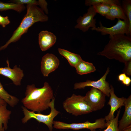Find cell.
<instances>
[{
    "mask_svg": "<svg viewBox=\"0 0 131 131\" xmlns=\"http://www.w3.org/2000/svg\"><path fill=\"white\" fill-rule=\"evenodd\" d=\"M53 90L49 83L45 82L43 87L38 88L34 84L28 85L26 87L25 97L21 102L28 110L38 113L49 108V105L54 98Z\"/></svg>",
    "mask_w": 131,
    "mask_h": 131,
    "instance_id": "cell-1",
    "label": "cell"
},
{
    "mask_svg": "<svg viewBox=\"0 0 131 131\" xmlns=\"http://www.w3.org/2000/svg\"><path fill=\"white\" fill-rule=\"evenodd\" d=\"M109 37L108 43L97 55L115 59L125 65L131 62V36L120 34Z\"/></svg>",
    "mask_w": 131,
    "mask_h": 131,
    "instance_id": "cell-2",
    "label": "cell"
},
{
    "mask_svg": "<svg viewBox=\"0 0 131 131\" xmlns=\"http://www.w3.org/2000/svg\"><path fill=\"white\" fill-rule=\"evenodd\" d=\"M26 8V13L20 25L6 43L4 45L0 47V51L6 49L10 43L18 40L22 36L26 33L28 28L35 23L38 22H46L48 20V16L37 6L27 5Z\"/></svg>",
    "mask_w": 131,
    "mask_h": 131,
    "instance_id": "cell-3",
    "label": "cell"
},
{
    "mask_svg": "<svg viewBox=\"0 0 131 131\" xmlns=\"http://www.w3.org/2000/svg\"><path fill=\"white\" fill-rule=\"evenodd\" d=\"M63 106L67 112L76 116L93 112L84 96L74 94L66 99L63 103Z\"/></svg>",
    "mask_w": 131,
    "mask_h": 131,
    "instance_id": "cell-4",
    "label": "cell"
},
{
    "mask_svg": "<svg viewBox=\"0 0 131 131\" xmlns=\"http://www.w3.org/2000/svg\"><path fill=\"white\" fill-rule=\"evenodd\" d=\"M55 98H54L51 101L49 105L51 111L49 114L47 115L41 113H36L29 111L24 106H22V110L24 115V117L21 119L22 122L25 123L31 119H34L39 123H42L45 124L49 130L52 131L53 129V119L60 113L55 108Z\"/></svg>",
    "mask_w": 131,
    "mask_h": 131,
    "instance_id": "cell-5",
    "label": "cell"
},
{
    "mask_svg": "<svg viewBox=\"0 0 131 131\" xmlns=\"http://www.w3.org/2000/svg\"><path fill=\"white\" fill-rule=\"evenodd\" d=\"M53 127L58 129L79 130L82 129H87L90 131H96V129H101L106 127L107 124L104 118H100L96 119L93 123L88 121L82 123H67L59 121H53Z\"/></svg>",
    "mask_w": 131,
    "mask_h": 131,
    "instance_id": "cell-6",
    "label": "cell"
},
{
    "mask_svg": "<svg viewBox=\"0 0 131 131\" xmlns=\"http://www.w3.org/2000/svg\"><path fill=\"white\" fill-rule=\"evenodd\" d=\"M99 26L91 29L92 30L100 32L102 35H109V36L123 34L129 35V24L128 20L118 19L117 23L110 27L104 26L101 22Z\"/></svg>",
    "mask_w": 131,
    "mask_h": 131,
    "instance_id": "cell-7",
    "label": "cell"
},
{
    "mask_svg": "<svg viewBox=\"0 0 131 131\" xmlns=\"http://www.w3.org/2000/svg\"><path fill=\"white\" fill-rule=\"evenodd\" d=\"M110 71L109 68H107L103 75L97 81L87 80L84 82L76 83L74 85V89H84L87 87L91 86L97 89L102 92L108 97L110 96V87L109 83L106 80V76Z\"/></svg>",
    "mask_w": 131,
    "mask_h": 131,
    "instance_id": "cell-8",
    "label": "cell"
},
{
    "mask_svg": "<svg viewBox=\"0 0 131 131\" xmlns=\"http://www.w3.org/2000/svg\"><path fill=\"white\" fill-rule=\"evenodd\" d=\"M106 96L101 91L92 87L84 97L85 100L93 111L100 110L104 106Z\"/></svg>",
    "mask_w": 131,
    "mask_h": 131,
    "instance_id": "cell-9",
    "label": "cell"
},
{
    "mask_svg": "<svg viewBox=\"0 0 131 131\" xmlns=\"http://www.w3.org/2000/svg\"><path fill=\"white\" fill-rule=\"evenodd\" d=\"M96 14L93 7H89L87 12L77 19V24L74 26L75 28L85 32L88 31L90 28H91V29H93L96 27V19L94 18Z\"/></svg>",
    "mask_w": 131,
    "mask_h": 131,
    "instance_id": "cell-10",
    "label": "cell"
},
{
    "mask_svg": "<svg viewBox=\"0 0 131 131\" xmlns=\"http://www.w3.org/2000/svg\"><path fill=\"white\" fill-rule=\"evenodd\" d=\"M59 60L55 55L52 53H47L42 57L41 70L43 76L45 77L54 71L58 67Z\"/></svg>",
    "mask_w": 131,
    "mask_h": 131,
    "instance_id": "cell-11",
    "label": "cell"
},
{
    "mask_svg": "<svg viewBox=\"0 0 131 131\" xmlns=\"http://www.w3.org/2000/svg\"><path fill=\"white\" fill-rule=\"evenodd\" d=\"M6 62L7 66L0 67V74L9 78L16 86L20 85L21 80L24 76L23 70L16 65L15 66L13 69L11 68L9 66L8 60Z\"/></svg>",
    "mask_w": 131,
    "mask_h": 131,
    "instance_id": "cell-12",
    "label": "cell"
},
{
    "mask_svg": "<svg viewBox=\"0 0 131 131\" xmlns=\"http://www.w3.org/2000/svg\"><path fill=\"white\" fill-rule=\"evenodd\" d=\"M110 87V97L108 104L110 106L111 108L108 114L104 118L106 122L114 118V114L115 111L119 108L124 106V103L126 98L123 97L121 98L118 97L115 93L113 86L111 85Z\"/></svg>",
    "mask_w": 131,
    "mask_h": 131,
    "instance_id": "cell-13",
    "label": "cell"
},
{
    "mask_svg": "<svg viewBox=\"0 0 131 131\" xmlns=\"http://www.w3.org/2000/svg\"><path fill=\"white\" fill-rule=\"evenodd\" d=\"M56 40V35L52 33L47 31H42L39 34V43L42 51H45L52 46Z\"/></svg>",
    "mask_w": 131,
    "mask_h": 131,
    "instance_id": "cell-14",
    "label": "cell"
},
{
    "mask_svg": "<svg viewBox=\"0 0 131 131\" xmlns=\"http://www.w3.org/2000/svg\"><path fill=\"white\" fill-rule=\"evenodd\" d=\"M125 110L118 125L119 131H122L131 125V95L126 98L124 103Z\"/></svg>",
    "mask_w": 131,
    "mask_h": 131,
    "instance_id": "cell-15",
    "label": "cell"
},
{
    "mask_svg": "<svg viewBox=\"0 0 131 131\" xmlns=\"http://www.w3.org/2000/svg\"><path fill=\"white\" fill-rule=\"evenodd\" d=\"M105 17L106 19L111 20L116 18L123 20H127L121 6L114 4L111 5L109 12Z\"/></svg>",
    "mask_w": 131,
    "mask_h": 131,
    "instance_id": "cell-16",
    "label": "cell"
},
{
    "mask_svg": "<svg viewBox=\"0 0 131 131\" xmlns=\"http://www.w3.org/2000/svg\"><path fill=\"white\" fill-rule=\"evenodd\" d=\"M58 50L59 54L65 57L72 67H75L82 60L81 56L78 54L60 48H58Z\"/></svg>",
    "mask_w": 131,
    "mask_h": 131,
    "instance_id": "cell-17",
    "label": "cell"
},
{
    "mask_svg": "<svg viewBox=\"0 0 131 131\" xmlns=\"http://www.w3.org/2000/svg\"><path fill=\"white\" fill-rule=\"evenodd\" d=\"M7 104L5 102L0 104V131L3 127L5 130L7 129L8 121L12 113L7 109Z\"/></svg>",
    "mask_w": 131,
    "mask_h": 131,
    "instance_id": "cell-18",
    "label": "cell"
},
{
    "mask_svg": "<svg viewBox=\"0 0 131 131\" xmlns=\"http://www.w3.org/2000/svg\"><path fill=\"white\" fill-rule=\"evenodd\" d=\"M76 72L80 75L87 74L96 71V69L91 63L82 60L75 67Z\"/></svg>",
    "mask_w": 131,
    "mask_h": 131,
    "instance_id": "cell-19",
    "label": "cell"
},
{
    "mask_svg": "<svg viewBox=\"0 0 131 131\" xmlns=\"http://www.w3.org/2000/svg\"><path fill=\"white\" fill-rule=\"evenodd\" d=\"M0 98L12 107L15 106L19 101L18 98L9 94L4 90L0 82Z\"/></svg>",
    "mask_w": 131,
    "mask_h": 131,
    "instance_id": "cell-20",
    "label": "cell"
},
{
    "mask_svg": "<svg viewBox=\"0 0 131 131\" xmlns=\"http://www.w3.org/2000/svg\"><path fill=\"white\" fill-rule=\"evenodd\" d=\"M25 7L24 5L12 2L5 3L0 2V11L8 10H13L20 13L24 10Z\"/></svg>",
    "mask_w": 131,
    "mask_h": 131,
    "instance_id": "cell-21",
    "label": "cell"
},
{
    "mask_svg": "<svg viewBox=\"0 0 131 131\" xmlns=\"http://www.w3.org/2000/svg\"><path fill=\"white\" fill-rule=\"evenodd\" d=\"M121 6L128 21L129 35L131 36V0H123L122 1Z\"/></svg>",
    "mask_w": 131,
    "mask_h": 131,
    "instance_id": "cell-22",
    "label": "cell"
},
{
    "mask_svg": "<svg viewBox=\"0 0 131 131\" xmlns=\"http://www.w3.org/2000/svg\"><path fill=\"white\" fill-rule=\"evenodd\" d=\"M96 12L102 16H105L109 12L111 5L106 3H96L92 6Z\"/></svg>",
    "mask_w": 131,
    "mask_h": 131,
    "instance_id": "cell-23",
    "label": "cell"
},
{
    "mask_svg": "<svg viewBox=\"0 0 131 131\" xmlns=\"http://www.w3.org/2000/svg\"><path fill=\"white\" fill-rule=\"evenodd\" d=\"M121 108L117 111L116 116L115 118L106 122V128L103 131H119L118 127V119L120 112Z\"/></svg>",
    "mask_w": 131,
    "mask_h": 131,
    "instance_id": "cell-24",
    "label": "cell"
},
{
    "mask_svg": "<svg viewBox=\"0 0 131 131\" xmlns=\"http://www.w3.org/2000/svg\"><path fill=\"white\" fill-rule=\"evenodd\" d=\"M106 3L111 5L112 4H115L120 5V2L118 0H86L85 1V5L89 7L96 3Z\"/></svg>",
    "mask_w": 131,
    "mask_h": 131,
    "instance_id": "cell-25",
    "label": "cell"
},
{
    "mask_svg": "<svg viewBox=\"0 0 131 131\" xmlns=\"http://www.w3.org/2000/svg\"><path fill=\"white\" fill-rule=\"evenodd\" d=\"M14 3L20 4L27 5L32 4L36 5H38V1L35 0H13L9 1Z\"/></svg>",
    "mask_w": 131,
    "mask_h": 131,
    "instance_id": "cell-26",
    "label": "cell"
},
{
    "mask_svg": "<svg viewBox=\"0 0 131 131\" xmlns=\"http://www.w3.org/2000/svg\"><path fill=\"white\" fill-rule=\"evenodd\" d=\"M38 5L41 7V8L44 13L46 14L48 13V10L47 8L48 3L44 0H39L38 1Z\"/></svg>",
    "mask_w": 131,
    "mask_h": 131,
    "instance_id": "cell-27",
    "label": "cell"
},
{
    "mask_svg": "<svg viewBox=\"0 0 131 131\" xmlns=\"http://www.w3.org/2000/svg\"><path fill=\"white\" fill-rule=\"evenodd\" d=\"M10 22L8 16L4 17L0 15V25L3 27H5Z\"/></svg>",
    "mask_w": 131,
    "mask_h": 131,
    "instance_id": "cell-28",
    "label": "cell"
},
{
    "mask_svg": "<svg viewBox=\"0 0 131 131\" xmlns=\"http://www.w3.org/2000/svg\"><path fill=\"white\" fill-rule=\"evenodd\" d=\"M131 62L125 65L124 68L123 70V73L125 74L127 76L131 75Z\"/></svg>",
    "mask_w": 131,
    "mask_h": 131,
    "instance_id": "cell-29",
    "label": "cell"
},
{
    "mask_svg": "<svg viewBox=\"0 0 131 131\" xmlns=\"http://www.w3.org/2000/svg\"><path fill=\"white\" fill-rule=\"evenodd\" d=\"M121 82L124 85L126 86H129L131 83V79L129 77L127 76Z\"/></svg>",
    "mask_w": 131,
    "mask_h": 131,
    "instance_id": "cell-30",
    "label": "cell"
},
{
    "mask_svg": "<svg viewBox=\"0 0 131 131\" xmlns=\"http://www.w3.org/2000/svg\"><path fill=\"white\" fill-rule=\"evenodd\" d=\"M127 75L124 73H122L119 74L118 77L119 81L122 82Z\"/></svg>",
    "mask_w": 131,
    "mask_h": 131,
    "instance_id": "cell-31",
    "label": "cell"
},
{
    "mask_svg": "<svg viewBox=\"0 0 131 131\" xmlns=\"http://www.w3.org/2000/svg\"><path fill=\"white\" fill-rule=\"evenodd\" d=\"M121 131H131V125Z\"/></svg>",
    "mask_w": 131,
    "mask_h": 131,
    "instance_id": "cell-32",
    "label": "cell"
},
{
    "mask_svg": "<svg viewBox=\"0 0 131 131\" xmlns=\"http://www.w3.org/2000/svg\"><path fill=\"white\" fill-rule=\"evenodd\" d=\"M6 102L4 100L1 98L0 99V104Z\"/></svg>",
    "mask_w": 131,
    "mask_h": 131,
    "instance_id": "cell-33",
    "label": "cell"
},
{
    "mask_svg": "<svg viewBox=\"0 0 131 131\" xmlns=\"http://www.w3.org/2000/svg\"><path fill=\"white\" fill-rule=\"evenodd\" d=\"M5 129L4 128V127H3V129H2V130H1V131H5Z\"/></svg>",
    "mask_w": 131,
    "mask_h": 131,
    "instance_id": "cell-34",
    "label": "cell"
},
{
    "mask_svg": "<svg viewBox=\"0 0 131 131\" xmlns=\"http://www.w3.org/2000/svg\"></svg>",
    "mask_w": 131,
    "mask_h": 131,
    "instance_id": "cell-35",
    "label": "cell"
}]
</instances>
